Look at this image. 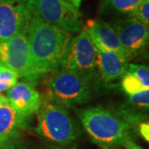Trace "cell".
I'll return each mask as SVG.
<instances>
[{
    "label": "cell",
    "mask_w": 149,
    "mask_h": 149,
    "mask_svg": "<svg viewBox=\"0 0 149 149\" xmlns=\"http://www.w3.org/2000/svg\"><path fill=\"white\" fill-rule=\"evenodd\" d=\"M27 37L34 65L44 75L60 70L73 36L32 16Z\"/></svg>",
    "instance_id": "obj_1"
},
{
    "label": "cell",
    "mask_w": 149,
    "mask_h": 149,
    "mask_svg": "<svg viewBox=\"0 0 149 149\" xmlns=\"http://www.w3.org/2000/svg\"><path fill=\"white\" fill-rule=\"evenodd\" d=\"M77 115L94 143L103 148L123 145L129 137V125L104 108L80 109Z\"/></svg>",
    "instance_id": "obj_2"
},
{
    "label": "cell",
    "mask_w": 149,
    "mask_h": 149,
    "mask_svg": "<svg viewBox=\"0 0 149 149\" xmlns=\"http://www.w3.org/2000/svg\"><path fill=\"white\" fill-rule=\"evenodd\" d=\"M37 133L61 147L74 143L80 136V128L68 111L56 103L45 102L37 113Z\"/></svg>",
    "instance_id": "obj_3"
},
{
    "label": "cell",
    "mask_w": 149,
    "mask_h": 149,
    "mask_svg": "<svg viewBox=\"0 0 149 149\" xmlns=\"http://www.w3.org/2000/svg\"><path fill=\"white\" fill-rule=\"evenodd\" d=\"M32 16L65 32L75 34L84 28L83 17L68 0H25Z\"/></svg>",
    "instance_id": "obj_4"
},
{
    "label": "cell",
    "mask_w": 149,
    "mask_h": 149,
    "mask_svg": "<svg viewBox=\"0 0 149 149\" xmlns=\"http://www.w3.org/2000/svg\"><path fill=\"white\" fill-rule=\"evenodd\" d=\"M48 91L55 103L61 106H75L89 101L91 80L70 70H57L50 78Z\"/></svg>",
    "instance_id": "obj_5"
},
{
    "label": "cell",
    "mask_w": 149,
    "mask_h": 149,
    "mask_svg": "<svg viewBox=\"0 0 149 149\" xmlns=\"http://www.w3.org/2000/svg\"><path fill=\"white\" fill-rule=\"evenodd\" d=\"M0 63L14 70L19 78L32 85L43 76L33 62L27 33H20L0 42Z\"/></svg>",
    "instance_id": "obj_6"
},
{
    "label": "cell",
    "mask_w": 149,
    "mask_h": 149,
    "mask_svg": "<svg viewBox=\"0 0 149 149\" xmlns=\"http://www.w3.org/2000/svg\"><path fill=\"white\" fill-rule=\"evenodd\" d=\"M97 49L87 32L83 30L72 37L59 70H70L91 80L96 69Z\"/></svg>",
    "instance_id": "obj_7"
},
{
    "label": "cell",
    "mask_w": 149,
    "mask_h": 149,
    "mask_svg": "<svg viewBox=\"0 0 149 149\" xmlns=\"http://www.w3.org/2000/svg\"><path fill=\"white\" fill-rule=\"evenodd\" d=\"M31 17L25 0H0V42L27 33Z\"/></svg>",
    "instance_id": "obj_8"
},
{
    "label": "cell",
    "mask_w": 149,
    "mask_h": 149,
    "mask_svg": "<svg viewBox=\"0 0 149 149\" xmlns=\"http://www.w3.org/2000/svg\"><path fill=\"white\" fill-rule=\"evenodd\" d=\"M111 26L130 58L143 53L149 46V27L133 17L116 19Z\"/></svg>",
    "instance_id": "obj_9"
},
{
    "label": "cell",
    "mask_w": 149,
    "mask_h": 149,
    "mask_svg": "<svg viewBox=\"0 0 149 149\" xmlns=\"http://www.w3.org/2000/svg\"><path fill=\"white\" fill-rule=\"evenodd\" d=\"M84 29L90 36L97 50L106 52H113L128 60L130 59L128 53L122 47L117 34L111 24L101 19H92L86 22Z\"/></svg>",
    "instance_id": "obj_10"
},
{
    "label": "cell",
    "mask_w": 149,
    "mask_h": 149,
    "mask_svg": "<svg viewBox=\"0 0 149 149\" xmlns=\"http://www.w3.org/2000/svg\"><path fill=\"white\" fill-rule=\"evenodd\" d=\"M28 119L17 111L8 100L0 104V149L18 141L28 127Z\"/></svg>",
    "instance_id": "obj_11"
},
{
    "label": "cell",
    "mask_w": 149,
    "mask_h": 149,
    "mask_svg": "<svg viewBox=\"0 0 149 149\" xmlns=\"http://www.w3.org/2000/svg\"><path fill=\"white\" fill-rule=\"evenodd\" d=\"M7 99L12 106L24 117L30 118L37 113L42 104V98L33 85L27 81L17 82L7 91Z\"/></svg>",
    "instance_id": "obj_12"
},
{
    "label": "cell",
    "mask_w": 149,
    "mask_h": 149,
    "mask_svg": "<svg viewBox=\"0 0 149 149\" xmlns=\"http://www.w3.org/2000/svg\"><path fill=\"white\" fill-rule=\"evenodd\" d=\"M128 60L118 54L97 50L96 69L104 82L122 78L128 67Z\"/></svg>",
    "instance_id": "obj_13"
},
{
    "label": "cell",
    "mask_w": 149,
    "mask_h": 149,
    "mask_svg": "<svg viewBox=\"0 0 149 149\" xmlns=\"http://www.w3.org/2000/svg\"><path fill=\"white\" fill-rule=\"evenodd\" d=\"M122 89L128 95L149 89V65L129 64L122 77Z\"/></svg>",
    "instance_id": "obj_14"
},
{
    "label": "cell",
    "mask_w": 149,
    "mask_h": 149,
    "mask_svg": "<svg viewBox=\"0 0 149 149\" xmlns=\"http://www.w3.org/2000/svg\"><path fill=\"white\" fill-rule=\"evenodd\" d=\"M145 0H101L99 13L100 15H127Z\"/></svg>",
    "instance_id": "obj_15"
},
{
    "label": "cell",
    "mask_w": 149,
    "mask_h": 149,
    "mask_svg": "<svg viewBox=\"0 0 149 149\" xmlns=\"http://www.w3.org/2000/svg\"><path fill=\"white\" fill-rule=\"evenodd\" d=\"M129 16L136 18L145 26L149 27V0H145L140 3L129 14Z\"/></svg>",
    "instance_id": "obj_16"
},
{
    "label": "cell",
    "mask_w": 149,
    "mask_h": 149,
    "mask_svg": "<svg viewBox=\"0 0 149 149\" xmlns=\"http://www.w3.org/2000/svg\"><path fill=\"white\" fill-rule=\"evenodd\" d=\"M19 76L14 70L0 63V83L5 84L13 88L18 82Z\"/></svg>",
    "instance_id": "obj_17"
},
{
    "label": "cell",
    "mask_w": 149,
    "mask_h": 149,
    "mask_svg": "<svg viewBox=\"0 0 149 149\" xmlns=\"http://www.w3.org/2000/svg\"><path fill=\"white\" fill-rule=\"evenodd\" d=\"M128 101L137 108L149 109V89L128 95Z\"/></svg>",
    "instance_id": "obj_18"
},
{
    "label": "cell",
    "mask_w": 149,
    "mask_h": 149,
    "mask_svg": "<svg viewBox=\"0 0 149 149\" xmlns=\"http://www.w3.org/2000/svg\"><path fill=\"white\" fill-rule=\"evenodd\" d=\"M1 149H36L31 144L24 141H16L13 143L8 144Z\"/></svg>",
    "instance_id": "obj_19"
},
{
    "label": "cell",
    "mask_w": 149,
    "mask_h": 149,
    "mask_svg": "<svg viewBox=\"0 0 149 149\" xmlns=\"http://www.w3.org/2000/svg\"><path fill=\"white\" fill-rule=\"evenodd\" d=\"M139 133L149 143V123H142L139 125Z\"/></svg>",
    "instance_id": "obj_20"
},
{
    "label": "cell",
    "mask_w": 149,
    "mask_h": 149,
    "mask_svg": "<svg viewBox=\"0 0 149 149\" xmlns=\"http://www.w3.org/2000/svg\"><path fill=\"white\" fill-rule=\"evenodd\" d=\"M123 146L126 149H143L141 147H139L138 144L135 143L131 139V138H128V139H126L123 144Z\"/></svg>",
    "instance_id": "obj_21"
},
{
    "label": "cell",
    "mask_w": 149,
    "mask_h": 149,
    "mask_svg": "<svg viewBox=\"0 0 149 149\" xmlns=\"http://www.w3.org/2000/svg\"><path fill=\"white\" fill-rule=\"evenodd\" d=\"M68 1H69L70 3H71L77 8H80L81 3H82V0H68Z\"/></svg>",
    "instance_id": "obj_22"
},
{
    "label": "cell",
    "mask_w": 149,
    "mask_h": 149,
    "mask_svg": "<svg viewBox=\"0 0 149 149\" xmlns=\"http://www.w3.org/2000/svg\"><path fill=\"white\" fill-rule=\"evenodd\" d=\"M8 101V99H7V97L5 95H2L1 93H0V104H3V103H4V102Z\"/></svg>",
    "instance_id": "obj_23"
},
{
    "label": "cell",
    "mask_w": 149,
    "mask_h": 149,
    "mask_svg": "<svg viewBox=\"0 0 149 149\" xmlns=\"http://www.w3.org/2000/svg\"><path fill=\"white\" fill-rule=\"evenodd\" d=\"M49 149H68L65 148L64 147H57V146H50Z\"/></svg>",
    "instance_id": "obj_24"
}]
</instances>
